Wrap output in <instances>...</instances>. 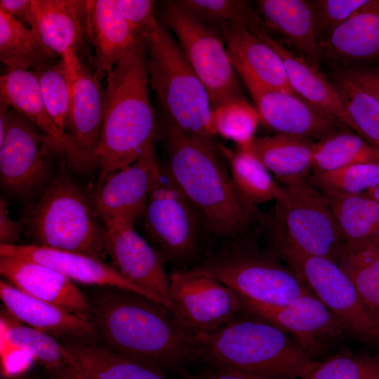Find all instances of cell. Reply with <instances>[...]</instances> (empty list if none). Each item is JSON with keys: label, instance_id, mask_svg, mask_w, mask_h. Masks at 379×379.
<instances>
[{"label": "cell", "instance_id": "1", "mask_svg": "<svg viewBox=\"0 0 379 379\" xmlns=\"http://www.w3.org/2000/svg\"><path fill=\"white\" fill-rule=\"evenodd\" d=\"M88 300L97 333L114 352L160 371L200 360L202 335L189 333L146 297L110 288Z\"/></svg>", "mask_w": 379, "mask_h": 379}, {"label": "cell", "instance_id": "2", "mask_svg": "<svg viewBox=\"0 0 379 379\" xmlns=\"http://www.w3.org/2000/svg\"><path fill=\"white\" fill-rule=\"evenodd\" d=\"M149 84L144 39L107 74L102 126L94 155L100 181L132 164L154 145L157 122Z\"/></svg>", "mask_w": 379, "mask_h": 379}, {"label": "cell", "instance_id": "3", "mask_svg": "<svg viewBox=\"0 0 379 379\" xmlns=\"http://www.w3.org/2000/svg\"><path fill=\"white\" fill-rule=\"evenodd\" d=\"M167 161L164 166L211 232L236 237L249 227L254 214L217 156L212 140L189 135L166 121Z\"/></svg>", "mask_w": 379, "mask_h": 379}, {"label": "cell", "instance_id": "4", "mask_svg": "<svg viewBox=\"0 0 379 379\" xmlns=\"http://www.w3.org/2000/svg\"><path fill=\"white\" fill-rule=\"evenodd\" d=\"M200 360L215 369L264 379L301 378L313 361L298 340L278 327L254 317H237L202 335Z\"/></svg>", "mask_w": 379, "mask_h": 379}, {"label": "cell", "instance_id": "5", "mask_svg": "<svg viewBox=\"0 0 379 379\" xmlns=\"http://www.w3.org/2000/svg\"><path fill=\"white\" fill-rule=\"evenodd\" d=\"M145 40L149 84L166 121L189 135L213 140L209 95L179 44L161 24Z\"/></svg>", "mask_w": 379, "mask_h": 379}, {"label": "cell", "instance_id": "6", "mask_svg": "<svg viewBox=\"0 0 379 379\" xmlns=\"http://www.w3.org/2000/svg\"><path fill=\"white\" fill-rule=\"evenodd\" d=\"M98 217L93 200L71 178L60 174L23 212L22 224L33 244L100 258L105 227Z\"/></svg>", "mask_w": 379, "mask_h": 379}, {"label": "cell", "instance_id": "7", "mask_svg": "<svg viewBox=\"0 0 379 379\" xmlns=\"http://www.w3.org/2000/svg\"><path fill=\"white\" fill-rule=\"evenodd\" d=\"M282 187L272 219L274 246L336 261L344 240L324 194L309 178Z\"/></svg>", "mask_w": 379, "mask_h": 379}, {"label": "cell", "instance_id": "8", "mask_svg": "<svg viewBox=\"0 0 379 379\" xmlns=\"http://www.w3.org/2000/svg\"><path fill=\"white\" fill-rule=\"evenodd\" d=\"M160 14L177 36L187 60L206 88L213 110L230 100L243 98L220 30L206 24L177 1H163Z\"/></svg>", "mask_w": 379, "mask_h": 379}, {"label": "cell", "instance_id": "9", "mask_svg": "<svg viewBox=\"0 0 379 379\" xmlns=\"http://www.w3.org/2000/svg\"><path fill=\"white\" fill-rule=\"evenodd\" d=\"M200 267L242 300L282 305L311 292L291 267L272 256L239 247L213 254Z\"/></svg>", "mask_w": 379, "mask_h": 379}, {"label": "cell", "instance_id": "10", "mask_svg": "<svg viewBox=\"0 0 379 379\" xmlns=\"http://www.w3.org/2000/svg\"><path fill=\"white\" fill-rule=\"evenodd\" d=\"M274 248L277 254L288 263L345 331L364 343L379 342V324L336 261L305 255L286 247Z\"/></svg>", "mask_w": 379, "mask_h": 379}, {"label": "cell", "instance_id": "11", "mask_svg": "<svg viewBox=\"0 0 379 379\" xmlns=\"http://www.w3.org/2000/svg\"><path fill=\"white\" fill-rule=\"evenodd\" d=\"M168 277L173 314L194 334L212 333L242 312L238 295L201 267L175 270Z\"/></svg>", "mask_w": 379, "mask_h": 379}, {"label": "cell", "instance_id": "12", "mask_svg": "<svg viewBox=\"0 0 379 379\" xmlns=\"http://www.w3.org/2000/svg\"><path fill=\"white\" fill-rule=\"evenodd\" d=\"M143 214L146 231L164 261H184L194 254L199 215L164 166Z\"/></svg>", "mask_w": 379, "mask_h": 379}, {"label": "cell", "instance_id": "13", "mask_svg": "<svg viewBox=\"0 0 379 379\" xmlns=\"http://www.w3.org/2000/svg\"><path fill=\"white\" fill-rule=\"evenodd\" d=\"M52 155L46 135L10 106L6 135L0 144L2 185L14 194H29L46 181Z\"/></svg>", "mask_w": 379, "mask_h": 379}, {"label": "cell", "instance_id": "14", "mask_svg": "<svg viewBox=\"0 0 379 379\" xmlns=\"http://www.w3.org/2000/svg\"><path fill=\"white\" fill-rule=\"evenodd\" d=\"M135 218L124 217L104 224V250L124 278L160 298L173 313L169 277L164 260L135 230Z\"/></svg>", "mask_w": 379, "mask_h": 379}, {"label": "cell", "instance_id": "15", "mask_svg": "<svg viewBox=\"0 0 379 379\" xmlns=\"http://www.w3.org/2000/svg\"><path fill=\"white\" fill-rule=\"evenodd\" d=\"M161 167L152 145L134 163L100 181L93 202L103 225L124 217L135 219L143 214Z\"/></svg>", "mask_w": 379, "mask_h": 379}, {"label": "cell", "instance_id": "16", "mask_svg": "<svg viewBox=\"0 0 379 379\" xmlns=\"http://www.w3.org/2000/svg\"><path fill=\"white\" fill-rule=\"evenodd\" d=\"M0 100L22 114L44 133L55 155L74 170L87 172L95 166L71 136L57 126L49 114L33 71H7L1 75Z\"/></svg>", "mask_w": 379, "mask_h": 379}, {"label": "cell", "instance_id": "17", "mask_svg": "<svg viewBox=\"0 0 379 379\" xmlns=\"http://www.w3.org/2000/svg\"><path fill=\"white\" fill-rule=\"evenodd\" d=\"M217 28L224 39L231 64L251 95L266 89L296 93L289 84L282 60L269 45L240 24L224 23Z\"/></svg>", "mask_w": 379, "mask_h": 379}, {"label": "cell", "instance_id": "18", "mask_svg": "<svg viewBox=\"0 0 379 379\" xmlns=\"http://www.w3.org/2000/svg\"><path fill=\"white\" fill-rule=\"evenodd\" d=\"M260 122L276 133L320 140L350 130L333 116L297 93L262 90L251 95Z\"/></svg>", "mask_w": 379, "mask_h": 379}, {"label": "cell", "instance_id": "19", "mask_svg": "<svg viewBox=\"0 0 379 379\" xmlns=\"http://www.w3.org/2000/svg\"><path fill=\"white\" fill-rule=\"evenodd\" d=\"M0 255L43 264L60 272L73 281L133 292L166 309L160 298L124 278L111 264L105 262L100 258L33 244H0Z\"/></svg>", "mask_w": 379, "mask_h": 379}, {"label": "cell", "instance_id": "20", "mask_svg": "<svg viewBox=\"0 0 379 379\" xmlns=\"http://www.w3.org/2000/svg\"><path fill=\"white\" fill-rule=\"evenodd\" d=\"M87 1L32 0L27 25L41 44L74 70L86 34Z\"/></svg>", "mask_w": 379, "mask_h": 379}, {"label": "cell", "instance_id": "21", "mask_svg": "<svg viewBox=\"0 0 379 379\" xmlns=\"http://www.w3.org/2000/svg\"><path fill=\"white\" fill-rule=\"evenodd\" d=\"M241 300L242 312L290 332L310 353L320 336H336L345 331L331 311L310 292L282 305Z\"/></svg>", "mask_w": 379, "mask_h": 379}, {"label": "cell", "instance_id": "22", "mask_svg": "<svg viewBox=\"0 0 379 379\" xmlns=\"http://www.w3.org/2000/svg\"><path fill=\"white\" fill-rule=\"evenodd\" d=\"M0 273L11 284L35 298L91 318V304L73 281L43 264L0 255Z\"/></svg>", "mask_w": 379, "mask_h": 379}, {"label": "cell", "instance_id": "23", "mask_svg": "<svg viewBox=\"0 0 379 379\" xmlns=\"http://www.w3.org/2000/svg\"><path fill=\"white\" fill-rule=\"evenodd\" d=\"M0 297L13 317L51 336L91 340L98 335L90 317L32 297L3 280L0 281Z\"/></svg>", "mask_w": 379, "mask_h": 379}, {"label": "cell", "instance_id": "24", "mask_svg": "<svg viewBox=\"0 0 379 379\" xmlns=\"http://www.w3.org/2000/svg\"><path fill=\"white\" fill-rule=\"evenodd\" d=\"M318 50L321 60L335 64L363 62L379 58V0H369L320 39Z\"/></svg>", "mask_w": 379, "mask_h": 379}, {"label": "cell", "instance_id": "25", "mask_svg": "<svg viewBox=\"0 0 379 379\" xmlns=\"http://www.w3.org/2000/svg\"><path fill=\"white\" fill-rule=\"evenodd\" d=\"M86 34L94 48L93 71L100 81L139 41L121 15L117 0L87 1Z\"/></svg>", "mask_w": 379, "mask_h": 379}, {"label": "cell", "instance_id": "26", "mask_svg": "<svg viewBox=\"0 0 379 379\" xmlns=\"http://www.w3.org/2000/svg\"><path fill=\"white\" fill-rule=\"evenodd\" d=\"M74 76L67 133L95 165L94 155L102 126L105 89L93 71L80 58Z\"/></svg>", "mask_w": 379, "mask_h": 379}, {"label": "cell", "instance_id": "27", "mask_svg": "<svg viewBox=\"0 0 379 379\" xmlns=\"http://www.w3.org/2000/svg\"><path fill=\"white\" fill-rule=\"evenodd\" d=\"M281 58L289 84L301 97L327 112L352 131V123L331 81L302 56H298L272 38L264 29L251 31Z\"/></svg>", "mask_w": 379, "mask_h": 379}, {"label": "cell", "instance_id": "28", "mask_svg": "<svg viewBox=\"0 0 379 379\" xmlns=\"http://www.w3.org/2000/svg\"><path fill=\"white\" fill-rule=\"evenodd\" d=\"M255 4L266 30L279 34L287 45L319 68L312 1L258 0Z\"/></svg>", "mask_w": 379, "mask_h": 379}, {"label": "cell", "instance_id": "29", "mask_svg": "<svg viewBox=\"0 0 379 379\" xmlns=\"http://www.w3.org/2000/svg\"><path fill=\"white\" fill-rule=\"evenodd\" d=\"M317 141L286 134L255 137L252 153L283 184L308 179Z\"/></svg>", "mask_w": 379, "mask_h": 379}, {"label": "cell", "instance_id": "30", "mask_svg": "<svg viewBox=\"0 0 379 379\" xmlns=\"http://www.w3.org/2000/svg\"><path fill=\"white\" fill-rule=\"evenodd\" d=\"M91 340L64 347L71 359L95 379H168L161 371Z\"/></svg>", "mask_w": 379, "mask_h": 379}, {"label": "cell", "instance_id": "31", "mask_svg": "<svg viewBox=\"0 0 379 379\" xmlns=\"http://www.w3.org/2000/svg\"><path fill=\"white\" fill-rule=\"evenodd\" d=\"M57 57L29 27L0 11V60L8 72L35 70L53 63Z\"/></svg>", "mask_w": 379, "mask_h": 379}, {"label": "cell", "instance_id": "32", "mask_svg": "<svg viewBox=\"0 0 379 379\" xmlns=\"http://www.w3.org/2000/svg\"><path fill=\"white\" fill-rule=\"evenodd\" d=\"M324 195L345 243L358 244L379 239L378 201L364 194Z\"/></svg>", "mask_w": 379, "mask_h": 379}, {"label": "cell", "instance_id": "33", "mask_svg": "<svg viewBox=\"0 0 379 379\" xmlns=\"http://www.w3.org/2000/svg\"><path fill=\"white\" fill-rule=\"evenodd\" d=\"M336 262L379 324V239L358 244L344 242Z\"/></svg>", "mask_w": 379, "mask_h": 379}, {"label": "cell", "instance_id": "34", "mask_svg": "<svg viewBox=\"0 0 379 379\" xmlns=\"http://www.w3.org/2000/svg\"><path fill=\"white\" fill-rule=\"evenodd\" d=\"M231 169L232 180L244 199L252 206L284 195V188L272 178L270 171L250 149L232 152L220 145Z\"/></svg>", "mask_w": 379, "mask_h": 379}, {"label": "cell", "instance_id": "35", "mask_svg": "<svg viewBox=\"0 0 379 379\" xmlns=\"http://www.w3.org/2000/svg\"><path fill=\"white\" fill-rule=\"evenodd\" d=\"M1 335L13 348L27 353L53 377L67 361L65 349L51 335L20 323L6 310L1 314Z\"/></svg>", "mask_w": 379, "mask_h": 379}, {"label": "cell", "instance_id": "36", "mask_svg": "<svg viewBox=\"0 0 379 379\" xmlns=\"http://www.w3.org/2000/svg\"><path fill=\"white\" fill-rule=\"evenodd\" d=\"M359 164H379V149L350 130L334 132L315 143L312 173Z\"/></svg>", "mask_w": 379, "mask_h": 379}, {"label": "cell", "instance_id": "37", "mask_svg": "<svg viewBox=\"0 0 379 379\" xmlns=\"http://www.w3.org/2000/svg\"><path fill=\"white\" fill-rule=\"evenodd\" d=\"M331 82L351 119L352 131L379 149V100L335 71Z\"/></svg>", "mask_w": 379, "mask_h": 379}, {"label": "cell", "instance_id": "38", "mask_svg": "<svg viewBox=\"0 0 379 379\" xmlns=\"http://www.w3.org/2000/svg\"><path fill=\"white\" fill-rule=\"evenodd\" d=\"M32 71L38 79L47 111L57 126L67 133L74 76L62 59Z\"/></svg>", "mask_w": 379, "mask_h": 379}, {"label": "cell", "instance_id": "39", "mask_svg": "<svg viewBox=\"0 0 379 379\" xmlns=\"http://www.w3.org/2000/svg\"><path fill=\"white\" fill-rule=\"evenodd\" d=\"M177 2L206 24L218 27L237 23L250 31L265 29L256 8L241 0H178Z\"/></svg>", "mask_w": 379, "mask_h": 379}, {"label": "cell", "instance_id": "40", "mask_svg": "<svg viewBox=\"0 0 379 379\" xmlns=\"http://www.w3.org/2000/svg\"><path fill=\"white\" fill-rule=\"evenodd\" d=\"M212 122L216 135L234 141L240 149H248L260 118L255 107L241 98L230 100L213 109Z\"/></svg>", "mask_w": 379, "mask_h": 379}, {"label": "cell", "instance_id": "41", "mask_svg": "<svg viewBox=\"0 0 379 379\" xmlns=\"http://www.w3.org/2000/svg\"><path fill=\"white\" fill-rule=\"evenodd\" d=\"M309 180L324 194H364L379 185V164H359L312 173Z\"/></svg>", "mask_w": 379, "mask_h": 379}, {"label": "cell", "instance_id": "42", "mask_svg": "<svg viewBox=\"0 0 379 379\" xmlns=\"http://www.w3.org/2000/svg\"><path fill=\"white\" fill-rule=\"evenodd\" d=\"M379 375V355L340 353L324 361H312L302 379H370Z\"/></svg>", "mask_w": 379, "mask_h": 379}, {"label": "cell", "instance_id": "43", "mask_svg": "<svg viewBox=\"0 0 379 379\" xmlns=\"http://www.w3.org/2000/svg\"><path fill=\"white\" fill-rule=\"evenodd\" d=\"M369 0L312 1L315 33L317 41L342 24Z\"/></svg>", "mask_w": 379, "mask_h": 379}, {"label": "cell", "instance_id": "44", "mask_svg": "<svg viewBox=\"0 0 379 379\" xmlns=\"http://www.w3.org/2000/svg\"><path fill=\"white\" fill-rule=\"evenodd\" d=\"M119 10L137 41L145 39L159 25L152 0H117Z\"/></svg>", "mask_w": 379, "mask_h": 379}, {"label": "cell", "instance_id": "45", "mask_svg": "<svg viewBox=\"0 0 379 379\" xmlns=\"http://www.w3.org/2000/svg\"><path fill=\"white\" fill-rule=\"evenodd\" d=\"M336 72L352 81L379 100V65H357L338 68Z\"/></svg>", "mask_w": 379, "mask_h": 379}, {"label": "cell", "instance_id": "46", "mask_svg": "<svg viewBox=\"0 0 379 379\" xmlns=\"http://www.w3.org/2000/svg\"><path fill=\"white\" fill-rule=\"evenodd\" d=\"M24 227L22 223L13 221L10 217L7 203L0 199V244L15 245L18 241Z\"/></svg>", "mask_w": 379, "mask_h": 379}, {"label": "cell", "instance_id": "47", "mask_svg": "<svg viewBox=\"0 0 379 379\" xmlns=\"http://www.w3.org/2000/svg\"><path fill=\"white\" fill-rule=\"evenodd\" d=\"M32 10V0H1L0 11L28 23Z\"/></svg>", "mask_w": 379, "mask_h": 379}, {"label": "cell", "instance_id": "48", "mask_svg": "<svg viewBox=\"0 0 379 379\" xmlns=\"http://www.w3.org/2000/svg\"><path fill=\"white\" fill-rule=\"evenodd\" d=\"M185 379H264L262 378L237 371L215 369L188 376Z\"/></svg>", "mask_w": 379, "mask_h": 379}, {"label": "cell", "instance_id": "49", "mask_svg": "<svg viewBox=\"0 0 379 379\" xmlns=\"http://www.w3.org/2000/svg\"><path fill=\"white\" fill-rule=\"evenodd\" d=\"M64 346V345H63ZM67 361L53 376L55 379H95L85 371L69 357L65 349Z\"/></svg>", "mask_w": 379, "mask_h": 379}, {"label": "cell", "instance_id": "50", "mask_svg": "<svg viewBox=\"0 0 379 379\" xmlns=\"http://www.w3.org/2000/svg\"><path fill=\"white\" fill-rule=\"evenodd\" d=\"M10 106L0 100V144L3 142L5 139L8 125V117H9Z\"/></svg>", "mask_w": 379, "mask_h": 379}, {"label": "cell", "instance_id": "51", "mask_svg": "<svg viewBox=\"0 0 379 379\" xmlns=\"http://www.w3.org/2000/svg\"><path fill=\"white\" fill-rule=\"evenodd\" d=\"M364 194L379 202V185Z\"/></svg>", "mask_w": 379, "mask_h": 379}, {"label": "cell", "instance_id": "52", "mask_svg": "<svg viewBox=\"0 0 379 379\" xmlns=\"http://www.w3.org/2000/svg\"><path fill=\"white\" fill-rule=\"evenodd\" d=\"M370 379H379V375Z\"/></svg>", "mask_w": 379, "mask_h": 379}]
</instances>
